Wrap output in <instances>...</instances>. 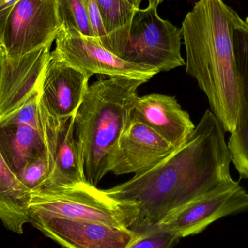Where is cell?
I'll return each instance as SVG.
<instances>
[{
  "mask_svg": "<svg viewBox=\"0 0 248 248\" xmlns=\"http://www.w3.org/2000/svg\"><path fill=\"white\" fill-rule=\"evenodd\" d=\"M92 77L51 52L41 77L39 104L53 123L62 125L75 116Z\"/></svg>",
  "mask_w": 248,
  "mask_h": 248,
  "instance_id": "obj_9",
  "label": "cell"
},
{
  "mask_svg": "<svg viewBox=\"0 0 248 248\" xmlns=\"http://www.w3.org/2000/svg\"><path fill=\"white\" fill-rule=\"evenodd\" d=\"M242 21L222 0H199L182 23L186 73L229 133L235 130L240 112L233 33Z\"/></svg>",
  "mask_w": 248,
  "mask_h": 248,
  "instance_id": "obj_2",
  "label": "cell"
},
{
  "mask_svg": "<svg viewBox=\"0 0 248 248\" xmlns=\"http://www.w3.org/2000/svg\"><path fill=\"white\" fill-rule=\"evenodd\" d=\"M30 223L65 248H126L138 236L130 229L97 221L73 220L29 213Z\"/></svg>",
  "mask_w": 248,
  "mask_h": 248,
  "instance_id": "obj_10",
  "label": "cell"
},
{
  "mask_svg": "<svg viewBox=\"0 0 248 248\" xmlns=\"http://www.w3.org/2000/svg\"><path fill=\"white\" fill-rule=\"evenodd\" d=\"M62 29L95 41L84 0H58Z\"/></svg>",
  "mask_w": 248,
  "mask_h": 248,
  "instance_id": "obj_19",
  "label": "cell"
},
{
  "mask_svg": "<svg viewBox=\"0 0 248 248\" xmlns=\"http://www.w3.org/2000/svg\"><path fill=\"white\" fill-rule=\"evenodd\" d=\"M0 155L16 176L29 162L46 157L41 125L0 120Z\"/></svg>",
  "mask_w": 248,
  "mask_h": 248,
  "instance_id": "obj_16",
  "label": "cell"
},
{
  "mask_svg": "<svg viewBox=\"0 0 248 248\" xmlns=\"http://www.w3.org/2000/svg\"><path fill=\"white\" fill-rule=\"evenodd\" d=\"M107 35L104 48L119 53L128 38L136 8L126 0H96Z\"/></svg>",
  "mask_w": 248,
  "mask_h": 248,
  "instance_id": "obj_18",
  "label": "cell"
},
{
  "mask_svg": "<svg viewBox=\"0 0 248 248\" xmlns=\"http://www.w3.org/2000/svg\"><path fill=\"white\" fill-rule=\"evenodd\" d=\"M48 174V163L46 157L29 162L16 175L19 182L31 191L37 189Z\"/></svg>",
  "mask_w": 248,
  "mask_h": 248,
  "instance_id": "obj_21",
  "label": "cell"
},
{
  "mask_svg": "<svg viewBox=\"0 0 248 248\" xmlns=\"http://www.w3.org/2000/svg\"><path fill=\"white\" fill-rule=\"evenodd\" d=\"M30 195L0 155V220L7 230L23 234L25 224L30 223Z\"/></svg>",
  "mask_w": 248,
  "mask_h": 248,
  "instance_id": "obj_17",
  "label": "cell"
},
{
  "mask_svg": "<svg viewBox=\"0 0 248 248\" xmlns=\"http://www.w3.org/2000/svg\"><path fill=\"white\" fill-rule=\"evenodd\" d=\"M127 1L132 4L133 6L136 7V8H140V4H141V1L143 0H126Z\"/></svg>",
  "mask_w": 248,
  "mask_h": 248,
  "instance_id": "obj_24",
  "label": "cell"
},
{
  "mask_svg": "<svg viewBox=\"0 0 248 248\" xmlns=\"http://www.w3.org/2000/svg\"><path fill=\"white\" fill-rule=\"evenodd\" d=\"M132 117L154 130L175 148L184 144L195 128L189 113L176 97L165 94L139 97Z\"/></svg>",
  "mask_w": 248,
  "mask_h": 248,
  "instance_id": "obj_13",
  "label": "cell"
},
{
  "mask_svg": "<svg viewBox=\"0 0 248 248\" xmlns=\"http://www.w3.org/2000/svg\"><path fill=\"white\" fill-rule=\"evenodd\" d=\"M248 211V192L231 179L168 215L155 227L179 239L195 235L229 216Z\"/></svg>",
  "mask_w": 248,
  "mask_h": 248,
  "instance_id": "obj_7",
  "label": "cell"
},
{
  "mask_svg": "<svg viewBox=\"0 0 248 248\" xmlns=\"http://www.w3.org/2000/svg\"><path fill=\"white\" fill-rule=\"evenodd\" d=\"M29 213L97 221L130 230L138 217L134 204L114 199L88 182L31 191Z\"/></svg>",
  "mask_w": 248,
  "mask_h": 248,
  "instance_id": "obj_4",
  "label": "cell"
},
{
  "mask_svg": "<svg viewBox=\"0 0 248 248\" xmlns=\"http://www.w3.org/2000/svg\"><path fill=\"white\" fill-rule=\"evenodd\" d=\"M7 55L5 54L2 45L0 44V86H1V79H2L3 74H4V64H5Z\"/></svg>",
  "mask_w": 248,
  "mask_h": 248,
  "instance_id": "obj_23",
  "label": "cell"
},
{
  "mask_svg": "<svg viewBox=\"0 0 248 248\" xmlns=\"http://www.w3.org/2000/svg\"><path fill=\"white\" fill-rule=\"evenodd\" d=\"M52 45L17 58H6L0 86V120L23 106L39 90Z\"/></svg>",
  "mask_w": 248,
  "mask_h": 248,
  "instance_id": "obj_12",
  "label": "cell"
},
{
  "mask_svg": "<svg viewBox=\"0 0 248 248\" xmlns=\"http://www.w3.org/2000/svg\"><path fill=\"white\" fill-rule=\"evenodd\" d=\"M176 149L154 130L131 116L110 153L108 172L116 176L144 173Z\"/></svg>",
  "mask_w": 248,
  "mask_h": 248,
  "instance_id": "obj_11",
  "label": "cell"
},
{
  "mask_svg": "<svg viewBox=\"0 0 248 248\" xmlns=\"http://www.w3.org/2000/svg\"><path fill=\"white\" fill-rule=\"evenodd\" d=\"M142 80L110 77L89 87L74 117V131L87 182L97 186L108 172L109 157L130 122Z\"/></svg>",
  "mask_w": 248,
  "mask_h": 248,
  "instance_id": "obj_3",
  "label": "cell"
},
{
  "mask_svg": "<svg viewBox=\"0 0 248 248\" xmlns=\"http://www.w3.org/2000/svg\"><path fill=\"white\" fill-rule=\"evenodd\" d=\"M62 29L58 0H19L0 44L7 58H16L53 43Z\"/></svg>",
  "mask_w": 248,
  "mask_h": 248,
  "instance_id": "obj_6",
  "label": "cell"
},
{
  "mask_svg": "<svg viewBox=\"0 0 248 248\" xmlns=\"http://www.w3.org/2000/svg\"><path fill=\"white\" fill-rule=\"evenodd\" d=\"M240 112L235 130L230 133L229 150L232 163L241 179H248V17L233 33Z\"/></svg>",
  "mask_w": 248,
  "mask_h": 248,
  "instance_id": "obj_14",
  "label": "cell"
},
{
  "mask_svg": "<svg viewBox=\"0 0 248 248\" xmlns=\"http://www.w3.org/2000/svg\"><path fill=\"white\" fill-rule=\"evenodd\" d=\"M55 42L56 47L52 52L58 58L92 76L128 77L147 82L160 73L151 67L127 62L78 32L62 29Z\"/></svg>",
  "mask_w": 248,
  "mask_h": 248,
  "instance_id": "obj_8",
  "label": "cell"
},
{
  "mask_svg": "<svg viewBox=\"0 0 248 248\" xmlns=\"http://www.w3.org/2000/svg\"><path fill=\"white\" fill-rule=\"evenodd\" d=\"M158 4L151 3L134 13L128 38L117 56L127 62L167 72L185 65L181 54L182 29L157 13Z\"/></svg>",
  "mask_w": 248,
  "mask_h": 248,
  "instance_id": "obj_5",
  "label": "cell"
},
{
  "mask_svg": "<svg viewBox=\"0 0 248 248\" xmlns=\"http://www.w3.org/2000/svg\"><path fill=\"white\" fill-rule=\"evenodd\" d=\"M225 130L211 110L204 113L190 137L153 169L106 189L108 195L137 206L131 229L144 232L168 215L232 179Z\"/></svg>",
  "mask_w": 248,
  "mask_h": 248,
  "instance_id": "obj_1",
  "label": "cell"
},
{
  "mask_svg": "<svg viewBox=\"0 0 248 248\" xmlns=\"http://www.w3.org/2000/svg\"><path fill=\"white\" fill-rule=\"evenodd\" d=\"M74 117L61 128L47 176L38 188L70 186L87 182L84 157L74 131Z\"/></svg>",
  "mask_w": 248,
  "mask_h": 248,
  "instance_id": "obj_15",
  "label": "cell"
},
{
  "mask_svg": "<svg viewBox=\"0 0 248 248\" xmlns=\"http://www.w3.org/2000/svg\"><path fill=\"white\" fill-rule=\"evenodd\" d=\"M84 1H85L90 24H91L92 29L95 39L94 42L104 47L107 42V35L103 26L97 1L96 0H84Z\"/></svg>",
  "mask_w": 248,
  "mask_h": 248,
  "instance_id": "obj_22",
  "label": "cell"
},
{
  "mask_svg": "<svg viewBox=\"0 0 248 248\" xmlns=\"http://www.w3.org/2000/svg\"><path fill=\"white\" fill-rule=\"evenodd\" d=\"M180 239L173 233L154 227L138 236L126 248H173Z\"/></svg>",
  "mask_w": 248,
  "mask_h": 248,
  "instance_id": "obj_20",
  "label": "cell"
}]
</instances>
